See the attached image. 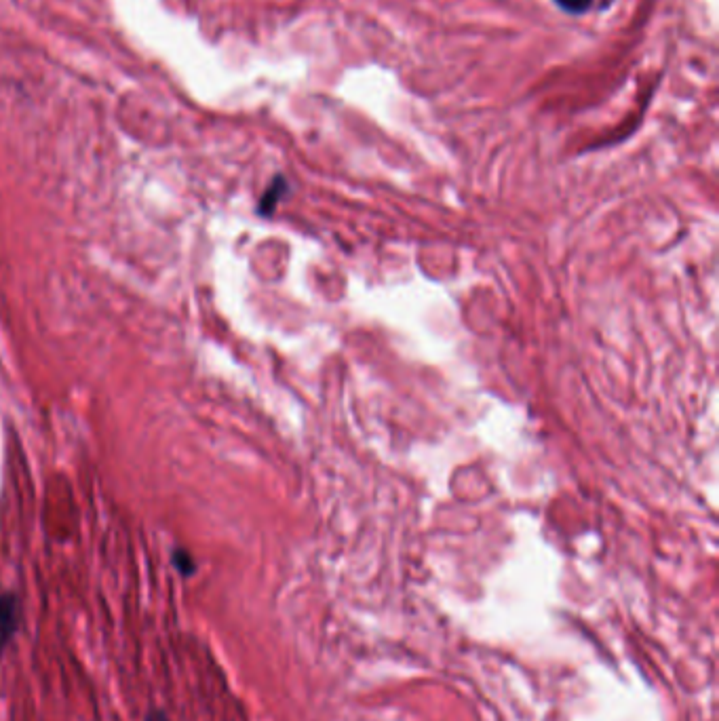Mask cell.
<instances>
[{"label":"cell","instance_id":"5b68a950","mask_svg":"<svg viewBox=\"0 0 719 721\" xmlns=\"http://www.w3.org/2000/svg\"><path fill=\"white\" fill-rule=\"evenodd\" d=\"M146 721H169V717H167V713L161 711V709H152V711L148 713Z\"/></svg>","mask_w":719,"mask_h":721},{"label":"cell","instance_id":"6da1fadb","mask_svg":"<svg viewBox=\"0 0 719 721\" xmlns=\"http://www.w3.org/2000/svg\"><path fill=\"white\" fill-rule=\"evenodd\" d=\"M19 629V601L13 593L0 595V656L5 654Z\"/></svg>","mask_w":719,"mask_h":721},{"label":"cell","instance_id":"7a4b0ae2","mask_svg":"<svg viewBox=\"0 0 719 721\" xmlns=\"http://www.w3.org/2000/svg\"><path fill=\"white\" fill-rule=\"evenodd\" d=\"M171 561H173V565H176V570L186 578L194 576V572H197V561H194V557L184 549L173 551Z\"/></svg>","mask_w":719,"mask_h":721},{"label":"cell","instance_id":"277c9868","mask_svg":"<svg viewBox=\"0 0 719 721\" xmlns=\"http://www.w3.org/2000/svg\"><path fill=\"white\" fill-rule=\"evenodd\" d=\"M553 3H555L559 9L566 11V13L582 15V13H587V11L593 7L595 0H553Z\"/></svg>","mask_w":719,"mask_h":721},{"label":"cell","instance_id":"3957f363","mask_svg":"<svg viewBox=\"0 0 719 721\" xmlns=\"http://www.w3.org/2000/svg\"><path fill=\"white\" fill-rule=\"evenodd\" d=\"M283 188H285L283 178H277V180H275V184H272V186L266 190V194H264L262 201H260V213H270L272 209H275L277 199L281 197Z\"/></svg>","mask_w":719,"mask_h":721}]
</instances>
